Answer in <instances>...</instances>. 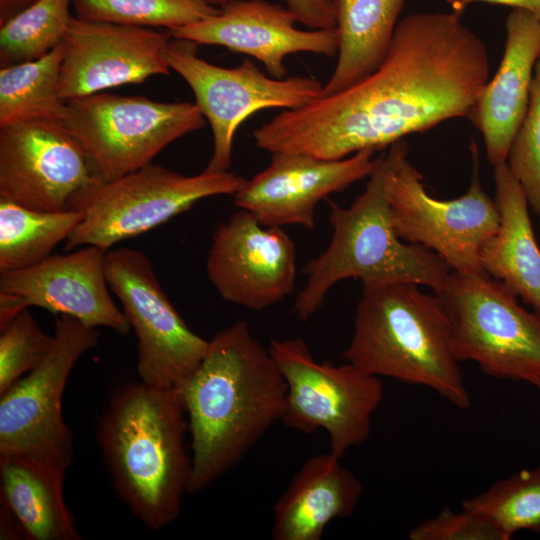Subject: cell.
<instances>
[{
  "instance_id": "cell-1",
  "label": "cell",
  "mask_w": 540,
  "mask_h": 540,
  "mask_svg": "<svg viewBox=\"0 0 540 540\" xmlns=\"http://www.w3.org/2000/svg\"><path fill=\"white\" fill-rule=\"evenodd\" d=\"M460 18L453 12L405 17L376 70L340 92L281 112L253 132L255 145L338 160L468 117L489 80L490 61L484 42Z\"/></svg>"
},
{
  "instance_id": "cell-2",
  "label": "cell",
  "mask_w": 540,
  "mask_h": 540,
  "mask_svg": "<svg viewBox=\"0 0 540 540\" xmlns=\"http://www.w3.org/2000/svg\"><path fill=\"white\" fill-rule=\"evenodd\" d=\"M191 437L188 494L214 483L281 417L287 392L271 355L240 320L217 332L193 374L178 387Z\"/></svg>"
},
{
  "instance_id": "cell-3",
  "label": "cell",
  "mask_w": 540,
  "mask_h": 540,
  "mask_svg": "<svg viewBox=\"0 0 540 540\" xmlns=\"http://www.w3.org/2000/svg\"><path fill=\"white\" fill-rule=\"evenodd\" d=\"M179 388L129 383L110 397L97 436L118 497L148 529L177 519L188 494L191 456Z\"/></svg>"
},
{
  "instance_id": "cell-4",
  "label": "cell",
  "mask_w": 540,
  "mask_h": 540,
  "mask_svg": "<svg viewBox=\"0 0 540 540\" xmlns=\"http://www.w3.org/2000/svg\"><path fill=\"white\" fill-rule=\"evenodd\" d=\"M342 356L371 375L424 386L460 409L470 407L444 305L416 283L363 287Z\"/></svg>"
},
{
  "instance_id": "cell-5",
  "label": "cell",
  "mask_w": 540,
  "mask_h": 540,
  "mask_svg": "<svg viewBox=\"0 0 540 540\" xmlns=\"http://www.w3.org/2000/svg\"><path fill=\"white\" fill-rule=\"evenodd\" d=\"M384 154L375 158L365 190L349 207L330 201L332 237L304 267L306 282L292 308L307 321L339 281L359 279L363 287L409 282L439 290L452 268L434 251L396 234L384 188Z\"/></svg>"
},
{
  "instance_id": "cell-6",
  "label": "cell",
  "mask_w": 540,
  "mask_h": 540,
  "mask_svg": "<svg viewBox=\"0 0 540 540\" xmlns=\"http://www.w3.org/2000/svg\"><path fill=\"white\" fill-rule=\"evenodd\" d=\"M472 177L467 192L441 200L429 195L423 176L408 159L404 140L389 146L384 155V188L396 234L405 242L422 245L438 254L454 271H483L480 254L497 232L499 209L482 187L478 151L470 143Z\"/></svg>"
},
{
  "instance_id": "cell-7",
  "label": "cell",
  "mask_w": 540,
  "mask_h": 540,
  "mask_svg": "<svg viewBox=\"0 0 540 540\" xmlns=\"http://www.w3.org/2000/svg\"><path fill=\"white\" fill-rule=\"evenodd\" d=\"M247 179L230 171L186 176L149 163L111 181L83 191L72 209L83 217L65 250L95 246L107 252L189 210L196 202L217 195H235Z\"/></svg>"
},
{
  "instance_id": "cell-8",
  "label": "cell",
  "mask_w": 540,
  "mask_h": 540,
  "mask_svg": "<svg viewBox=\"0 0 540 540\" xmlns=\"http://www.w3.org/2000/svg\"><path fill=\"white\" fill-rule=\"evenodd\" d=\"M446 310L454 354L487 375L533 383L540 379V312L484 271L452 270L435 291Z\"/></svg>"
},
{
  "instance_id": "cell-9",
  "label": "cell",
  "mask_w": 540,
  "mask_h": 540,
  "mask_svg": "<svg viewBox=\"0 0 540 540\" xmlns=\"http://www.w3.org/2000/svg\"><path fill=\"white\" fill-rule=\"evenodd\" d=\"M268 349L287 386L285 426L305 434L324 430L329 452L339 458L368 439L384 398L381 378L350 362H319L301 338L272 339Z\"/></svg>"
},
{
  "instance_id": "cell-10",
  "label": "cell",
  "mask_w": 540,
  "mask_h": 540,
  "mask_svg": "<svg viewBox=\"0 0 540 540\" xmlns=\"http://www.w3.org/2000/svg\"><path fill=\"white\" fill-rule=\"evenodd\" d=\"M205 121L195 103L103 91L66 101L62 122L106 182L151 163L169 144L201 129Z\"/></svg>"
},
{
  "instance_id": "cell-11",
  "label": "cell",
  "mask_w": 540,
  "mask_h": 540,
  "mask_svg": "<svg viewBox=\"0 0 540 540\" xmlns=\"http://www.w3.org/2000/svg\"><path fill=\"white\" fill-rule=\"evenodd\" d=\"M99 333L69 315L55 320L47 356L0 395V455H25L68 468L73 439L62 414V395L78 359Z\"/></svg>"
},
{
  "instance_id": "cell-12",
  "label": "cell",
  "mask_w": 540,
  "mask_h": 540,
  "mask_svg": "<svg viewBox=\"0 0 540 540\" xmlns=\"http://www.w3.org/2000/svg\"><path fill=\"white\" fill-rule=\"evenodd\" d=\"M198 44L170 39L166 60L191 88L195 104L209 122L213 152L205 169L228 171L234 135L259 110L302 107L321 97L322 83L311 77H268L249 59L234 68L220 67L198 56Z\"/></svg>"
},
{
  "instance_id": "cell-13",
  "label": "cell",
  "mask_w": 540,
  "mask_h": 540,
  "mask_svg": "<svg viewBox=\"0 0 540 540\" xmlns=\"http://www.w3.org/2000/svg\"><path fill=\"white\" fill-rule=\"evenodd\" d=\"M105 273L137 338L140 381L158 387H180L203 360L209 340L186 324L142 251H107Z\"/></svg>"
},
{
  "instance_id": "cell-14",
  "label": "cell",
  "mask_w": 540,
  "mask_h": 540,
  "mask_svg": "<svg viewBox=\"0 0 540 540\" xmlns=\"http://www.w3.org/2000/svg\"><path fill=\"white\" fill-rule=\"evenodd\" d=\"M100 181L87 153L62 121L0 126V198L39 211H66Z\"/></svg>"
},
{
  "instance_id": "cell-15",
  "label": "cell",
  "mask_w": 540,
  "mask_h": 540,
  "mask_svg": "<svg viewBox=\"0 0 540 540\" xmlns=\"http://www.w3.org/2000/svg\"><path fill=\"white\" fill-rule=\"evenodd\" d=\"M106 252L82 246L50 255L36 265L0 273V326L30 306L72 316L88 327H107L126 335L130 324L110 294Z\"/></svg>"
},
{
  "instance_id": "cell-16",
  "label": "cell",
  "mask_w": 540,
  "mask_h": 540,
  "mask_svg": "<svg viewBox=\"0 0 540 540\" xmlns=\"http://www.w3.org/2000/svg\"><path fill=\"white\" fill-rule=\"evenodd\" d=\"M206 269L224 300L262 310L294 290L296 246L282 227L264 226L240 209L215 229Z\"/></svg>"
},
{
  "instance_id": "cell-17",
  "label": "cell",
  "mask_w": 540,
  "mask_h": 540,
  "mask_svg": "<svg viewBox=\"0 0 540 540\" xmlns=\"http://www.w3.org/2000/svg\"><path fill=\"white\" fill-rule=\"evenodd\" d=\"M170 31L73 16L62 41L59 96L68 101L169 74Z\"/></svg>"
},
{
  "instance_id": "cell-18",
  "label": "cell",
  "mask_w": 540,
  "mask_h": 540,
  "mask_svg": "<svg viewBox=\"0 0 540 540\" xmlns=\"http://www.w3.org/2000/svg\"><path fill=\"white\" fill-rule=\"evenodd\" d=\"M374 154L364 149L343 159L325 160L302 153H272L270 164L234 195V204L264 226L313 230L317 204L369 177Z\"/></svg>"
},
{
  "instance_id": "cell-19",
  "label": "cell",
  "mask_w": 540,
  "mask_h": 540,
  "mask_svg": "<svg viewBox=\"0 0 540 540\" xmlns=\"http://www.w3.org/2000/svg\"><path fill=\"white\" fill-rule=\"evenodd\" d=\"M218 14L170 30L174 38L206 45L223 46L254 57L271 77L287 75L286 56L310 52L331 57L338 53L337 28L300 30L288 9L265 0H230Z\"/></svg>"
},
{
  "instance_id": "cell-20",
  "label": "cell",
  "mask_w": 540,
  "mask_h": 540,
  "mask_svg": "<svg viewBox=\"0 0 540 540\" xmlns=\"http://www.w3.org/2000/svg\"><path fill=\"white\" fill-rule=\"evenodd\" d=\"M506 42L496 74L489 79L468 119L484 140L493 165L505 162L530 100L536 62L540 56V18L513 9L506 18Z\"/></svg>"
},
{
  "instance_id": "cell-21",
  "label": "cell",
  "mask_w": 540,
  "mask_h": 540,
  "mask_svg": "<svg viewBox=\"0 0 540 540\" xmlns=\"http://www.w3.org/2000/svg\"><path fill=\"white\" fill-rule=\"evenodd\" d=\"M341 459L328 452L303 463L274 504V540H320L329 523L355 511L364 488Z\"/></svg>"
},
{
  "instance_id": "cell-22",
  "label": "cell",
  "mask_w": 540,
  "mask_h": 540,
  "mask_svg": "<svg viewBox=\"0 0 540 540\" xmlns=\"http://www.w3.org/2000/svg\"><path fill=\"white\" fill-rule=\"evenodd\" d=\"M494 167L495 201L500 222L480 254L484 272L540 312V248L526 195L506 161Z\"/></svg>"
},
{
  "instance_id": "cell-23",
  "label": "cell",
  "mask_w": 540,
  "mask_h": 540,
  "mask_svg": "<svg viewBox=\"0 0 540 540\" xmlns=\"http://www.w3.org/2000/svg\"><path fill=\"white\" fill-rule=\"evenodd\" d=\"M66 468L25 455H0V499L24 539L79 540L63 495Z\"/></svg>"
},
{
  "instance_id": "cell-24",
  "label": "cell",
  "mask_w": 540,
  "mask_h": 540,
  "mask_svg": "<svg viewBox=\"0 0 540 540\" xmlns=\"http://www.w3.org/2000/svg\"><path fill=\"white\" fill-rule=\"evenodd\" d=\"M333 4L338 59L321 96L340 92L379 67L391 45L404 0H333Z\"/></svg>"
},
{
  "instance_id": "cell-25",
  "label": "cell",
  "mask_w": 540,
  "mask_h": 540,
  "mask_svg": "<svg viewBox=\"0 0 540 540\" xmlns=\"http://www.w3.org/2000/svg\"><path fill=\"white\" fill-rule=\"evenodd\" d=\"M82 217L75 209L39 211L0 198V273L31 267L49 257Z\"/></svg>"
},
{
  "instance_id": "cell-26",
  "label": "cell",
  "mask_w": 540,
  "mask_h": 540,
  "mask_svg": "<svg viewBox=\"0 0 540 540\" xmlns=\"http://www.w3.org/2000/svg\"><path fill=\"white\" fill-rule=\"evenodd\" d=\"M63 44L45 56L0 69V126L28 121H63L66 101L58 93Z\"/></svg>"
},
{
  "instance_id": "cell-27",
  "label": "cell",
  "mask_w": 540,
  "mask_h": 540,
  "mask_svg": "<svg viewBox=\"0 0 540 540\" xmlns=\"http://www.w3.org/2000/svg\"><path fill=\"white\" fill-rule=\"evenodd\" d=\"M72 0H35L0 24V67L37 60L62 43Z\"/></svg>"
},
{
  "instance_id": "cell-28",
  "label": "cell",
  "mask_w": 540,
  "mask_h": 540,
  "mask_svg": "<svg viewBox=\"0 0 540 540\" xmlns=\"http://www.w3.org/2000/svg\"><path fill=\"white\" fill-rule=\"evenodd\" d=\"M462 507L490 519L506 540L521 530L540 534V465L496 481Z\"/></svg>"
},
{
  "instance_id": "cell-29",
  "label": "cell",
  "mask_w": 540,
  "mask_h": 540,
  "mask_svg": "<svg viewBox=\"0 0 540 540\" xmlns=\"http://www.w3.org/2000/svg\"><path fill=\"white\" fill-rule=\"evenodd\" d=\"M77 18L148 28L187 26L219 13L206 0H72Z\"/></svg>"
},
{
  "instance_id": "cell-30",
  "label": "cell",
  "mask_w": 540,
  "mask_h": 540,
  "mask_svg": "<svg viewBox=\"0 0 540 540\" xmlns=\"http://www.w3.org/2000/svg\"><path fill=\"white\" fill-rule=\"evenodd\" d=\"M0 331L1 395L47 356L54 335L46 334L28 309L17 314Z\"/></svg>"
},
{
  "instance_id": "cell-31",
  "label": "cell",
  "mask_w": 540,
  "mask_h": 540,
  "mask_svg": "<svg viewBox=\"0 0 540 540\" xmlns=\"http://www.w3.org/2000/svg\"><path fill=\"white\" fill-rule=\"evenodd\" d=\"M506 163L521 185L530 209L540 216V56L534 69L529 105Z\"/></svg>"
},
{
  "instance_id": "cell-32",
  "label": "cell",
  "mask_w": 540,
  "mask_h": 540,
  "mask_svg": "<svg viewBox=\"0 0 540 540\" xmlns=\"http://www.w3.org/2000/svg\"><path fill=\"white\" fill-rule=\"evenodd\" d=\"M410 540H506L501 530L484 515L462 507L443 508L409 533Z\"/></svg>"
},
{
  "instance_id": "cell-33",
  "label": "cell",
  "mask_w": 540,
  "mask_h": 540,
  "mask_svg": "<svg viewBox=\"0 0 540 540\" xmlns=\"http://www.w3.org/2000/svg\"><path fill=\"white\" fill-rule=\"evenodd\" d=\"M216 6L230 0H206ZM287 8L310 29H328L336 27L333 0H284Z\"/></svg>"
},
{
  "instance_id": "cell-34",
  "label": "cell",
  "mask_w": 540,
  "mask_h": 540,
  "mask_svg": "<svg viewBox=\"0 0 540 540\" xmlns=\"http://www.w3.org/2000/svg\"><path fill=\"white\" fill-rule=\"evenodd\" d=\"M453 13L462 15V12L475 2H484L493 5H504L513 9L528 11L540 18V0H446Z\"/></svg>"
},
{
  "instance_id": "cell-35",
  "label": "cell",
  "mask_w": 540,
  "mask_h": 540,
  "mask_svg": "<svg viewBox=\"0 0 540 540\" xmlns=\"http://www.w3.org/2000/svg\"><path fill=\"white\" fill-rule=\"evenodd\" d=\"M35 0H0V24L33 3Z\"/></svg>"
},
{
  "instance_id": "cell-36",
  "label": "cell",
  "mask_w": 540,
  "mask_h": 540,
  "mask_svg": "<svg viewBox=\"0 0 540 540\" xmlns=\"http://www.w3.org/2000/svg\"><path fill=\"white\" fill-rule=\"evenodd\" d=\"M533 386H535L538 391H539V394H540V379L539 380H536L534 381L533 383H531Z\"/></svg>"
}]
</instances>
